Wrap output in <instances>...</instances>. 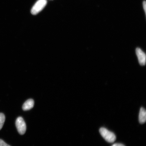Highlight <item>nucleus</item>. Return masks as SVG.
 Here are the masks:
<instances>
[{
  "label": "nucleus",
  "mask_w": 146,
  "mask_h": 146,
  "mask_svg": "<svg viewBox=\"0 0 146 146\" xmlns=\"http://www.w3.org/2000/svg\"><path fill=\"white\" fill-rule=\"evenodd\" d=\"M139 120V123L141 124L145 123L146 120V112L145 110L143 107L140 109Z\"/></svg>",
  "instance_id": "423d86ee"
},
{
  "label": "nucleus",
  "mask_w": 146,
  "mask_h": 146,
  "mask_svg": "<svg viewBox=\"0 0 146 146\" xmlns=\"http://www.w3.org/2000/svg\"><path fill=\"white\" fill-rule=\"evenodd\" d=\"M47 0H38L33 7L31 13L33 15H36L43 10L46 5Z\"/></svg>",
  "instance_id": "f03ea898"
},
{
  "label": "nucleus",
  "mask_w": 146,
  "mask_h": 146,
  "mask_svg": "<svg viewBox=\"0 0 146 146\" xmlns=\"http://www.w3.org/2000/svg\"><path fill=\"white\" fill-rule=\"evenodd\" d=\"M136 52L140 64L142 66L145 65L146 57L145 53L139 48L136 49Z\"/></svg>",
  "instance_id": "20e7f679"
},
{
  "label": "nucleus",
  "mask_w": 146,
  "mask_h": 146,
  "mask_svg": "<svg viewBox=\"0 0 146 146\" xmlns=\"http://www.w3.org/2000/svg\"><path fill=\"white\" fill-rule=\"evenodd\" d=\"M143 8L145 13H146V2L145 1H144L143 3Z\"/></svg>",
  "instance_id": "1a4fd4ad"
},
{
  "label": "nucleus",
  "mask_w": 146,
  "mask_h": 146,
  "mask_svg": "<svg viewBox=\"0 0 146 146\" xmlns=\"http://www.w3.org/2000/svg\"><path fill=\"white\" fill-rule=\"evenodd\" d=\"M16 125L18 132L20 134L23 135L25 134L27 129L26 123L21 117H19L16 119Z\"/></svg>",
  "instance_id": "7ed1b4c3"
},
{
  "label": "nucleus",
  "mask_w": 146,
  "mask_h": 146,
  "mask_svg": "<svg viewBox=\"0 0 146 146\" xmlns=\"http://www.w3.org/2000/svg\"><path fill=\"white\" fill-rule=\"evenodd\" d=\"M34 100L32 99H29L24 103L23 106V109L24 111L30 110L34 107Z\"/></svg>",
  "instance_id": "39448f33"
},
{
  "label": "nucleus",
  "mask_w": 146,
  "mask_h": 146,
  "mask_svg": "<svg viewBox=\"0 0 146 146\" xmlns=\"http://www.w3.org/2000/svg\"><path fill=\"white\" fill-rule=\"evenodd\" d=\"M5 121V116L3 113H0V130L2 128Z\"/></svg>",
  "instance_id": "0eeeda50"
},
{
  "label": "nucleus",
  "mask_w": 146,
  "mask_h": 146,
  "mask_svg": "<svg viewBox=\"0 0 146 146\" xmlns=\"http://www.w3.org/2000/svg\"><path fill=\"white\" fill-rule=\"evenodd\" d=\"M100 132L102 136L109 143H113L115 141L116 137L114 133L111 132L104 127H102L100 129Z\"/></svg>",
  "instance_id": "f257e3e1"
},
{
  "label": "nucleus",
  "mask_w": 146,
  "mask_h": 146,
  "mask_svg": "<svg viewBox=\"0 0 146 146\" xmlns=\"http://www.w3.org/2000/svg\"><path fill=\"white\" fill-rule=\"evenodd\" d=\"M0 146H10L7 144L3 140L0 139Z\"/></svg>",
  "instance_id": "6e6552de"
},
{
  "label": "nucleus",
  "mask_w": 146,
  "mask_h": 146,
  "mask_svg": "<svg viewBox=\"0 0 146 146\" xmlns=\"http://www.w3.org/2000/svg\"><path fill=\"white\" fill-rule=\"evenodd\" d=\"M112 146H125L123 144L117 143L113 144Z\"/></svg>",
  "instance_id": "9d476101"
}]
</instances>
